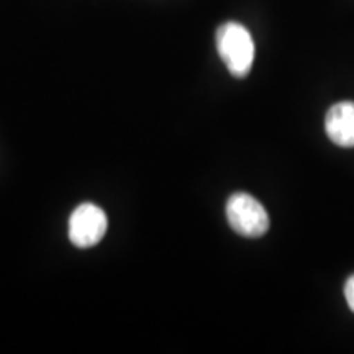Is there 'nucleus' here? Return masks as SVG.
Returning a JSON list of instances; mask_svg holds the SVG:
<instances>
[{"instance_id":"obj_1","label":"nucleus","mask_w":354,"mask_h":354,"mask_svg":"<svg viewBox=\"0 0 354 354\" xmlns=\"http://www.w3.org/2000/svg\"><path fill=\"white\" fill-rule=\"evenodd\" d=\"M216 51L233 77L243 79L254 63V41L251 33L236 21H227L216 30Z\"/></svg>"},{"instance_id":"obj_2","label":"nucleus","mask_w":354,"mask_h":354,"mask_svg":"<svg viewBox=\"0 0 354 354\" xmlns=\"http://www.w3.org/2000/svg\"><path fill=\"white\" fill-rule=\"evenodd\" d=\"M228 225L245 238H259L268 233L269 215L263 203L246 192H236L227 202Z\"/></svg>"},{"instance_id":"obj_3","label":"nucleus","mask_w":354,"mask_h":354,"mask_svg":"<svg viewBox=\"0 0 354 354\" xmlns=\"http://www.w3.org/2000/svg\"><path fill=\"white\" fill-rule=\"evenodd\" d=\"M107 215L94 203H81L69 218V240L76 248L87 250L99 245L107 233Z\"/></svg>"},{"instance_id":"obj_4","label":"nucleus","mask_w":354,"mask_h":354,"mask_svg":"<svg viewBox=\"0 0 354 354\" xmlns=\"http://www.w3.org/2000/svg\"><path fill=\"white\" fill-rule=\"evenodd\" d=\"M325 131L335 145L354 148V102H339L326 112Z\"/></svg>"},{"instance_id":"obj_5","label":"nucleus","mask_w":354,"mask_h":354,"mask_svg":"<svg viewBox=\"0 0 354 354\" xmlns=\"http://www.w3.org/2000/svg\"><path fill=\"white\" fill-rule=\"evenodd\" d=\"M344 299H346L348 307L354 312V274L346 281V286H344Z\"/></svg>"}]
</instances>
